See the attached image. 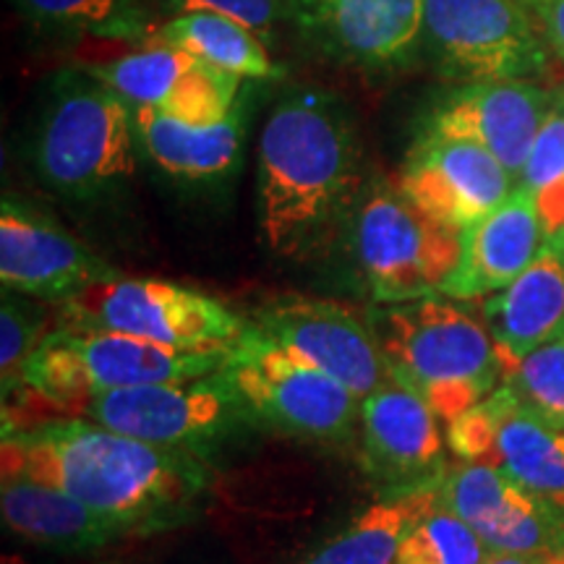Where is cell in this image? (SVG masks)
Segmentation results:
<instances>
[{"instance_id":"obj_1","label":"cell","mask_w":564,"mask_h":564,"mask_svg":"<svg viewBox=\"0 0 564 564\" xmlns=\"http://www.w3.org/2000/svg\"><path fill=\"white\" fill-rule=\"evenodd\" d=\"M369 181L361 137L340 97L322 89L282 97L259 137L264 243L280 257H306L348 225Z\"/></svg>"},{"instance_id":"obj_2","label":"cell","mask_w":564,"mask_h":564,"mask_svg":"<svg viewBox=\"0 0 564 564\" xmlns=\"http://www.w3.org/2000/svg\"><path fill=\"white\" fill-rule=\"evenodd\" d=\"M3 474L30 476L139 525L165 523L207 486L194 453L154 447L87 419L3 432Z\"/></svg>"},{"instance_id":"obj_3","label":"cell","mask_w":564,"mask_h":564,"mask_svg":"<svg viewBox=\"0 0 564 564\" xmlns=\"http://www.w3.org/2000/svg\"><path fill=\"white\" fill-rule=\"evenodd\" d=\"M392 382L419 394L444 421L491 398L510 361L468 301L444 293L379 303L366 314Z\"/></svg>"},{"instance_id":"obj_4","label":"cell","mask_w":564,"mask_h":564,"mask_svg":"<svg viewBox=\"0 0 564 564\" xmlns=\"http://www.w3.org/2000/svg\"><path fill=\"white\" fill-rule=\"evenodd\" d=\"M137 141L131 105L87 68L66 70L40 118L34 171L66 199H102L133 175Z\"/></svg>"},{"instance_id":"obj_5","label":"cell","mask_w":564,"mask_h":564,"mask_svg":"<svg viewBox=\"0 0 564 564\" xmlns=\"http://www.w3.org/2000/svg\"><path fill=\"white\" fill-rule=\"evenodd\" d=\"M228 348L178 350L139 337L110 333H74L55 327L34 350L24 369V387L47 411L70 419L91 394L141 384L192 382L225 366Z\"/></svg>"},{"instance_id":"obj_6","label":"cell","mask_w":564,"mask_h":564,"mask_svg":"<svg viewBox=\"0 0 564 564\" xmlns=\"http://www.w3.org/2000/svg\"><path fill=\"white\" fill-rule=\"evenodd\" d=\"M350 253L377 303L442 293L460 259V232L421 209L390 178H371L348 225Z\"/></svg>"},{"instance_id":"obj_7","label":"cell","mask_w":564,"mask_h":564,"mask_svg":"<svg viewBox=\"0 0 564 564\" xmlns=\"http://www.w3.org/2000/svg\"><path fill=\"white\" fill-rule=\"evenodd\" d=\"M220 371L246 415L278 432L340 442L361 421V400L348 387L280 348L253 322L230 345Z\"/></svg>"},{"instance_id":"obj_8","label":"cell","mask_w":564,"mask_h":564,"mask_svg":"<svg viewBox=\"0 0 564 564\" xmlns=\"http://www.w3.org/2000/svg\"><path fill=\"white\" fill-rule=\"evenodd\" d=\"M249 319L207 293L165 280L97 282L58 306V327L139 337L178 350L230 348Z\"/></svg>"},{"instance_id":"obj_9","label":"cell","mask_w":564,"mask_h":564,"mask_svg":"<svg viewBox=\"0 0 564 564\" xmlns=\"http://www.w3.org/2000/svg\"><path fill=\"white\" fill-rule=\"evenodd\" d=\"M423 47L444 79L463 84L535 82L554 55L514 0H426Z\"/></svg>"},{"instance_id":"obj_10","label":"cell","mask_w":564,"mask_h":564,"mask_svg":"<svg viewBox=\"0 0 564 564\" xmlns=\"http://www.w3.org/2000/svg\"><path fill=\"white\" fill-rule=\"evenodd\" d=\"M70 419L141 440L154 447L186 449L199 455L232 432L238 419H249L223 371L192 382L141 384L91 394Z\"/></svg>"},{"instance_id":"obj_11","label":"cell","mask_w":564,"mask_h":564,"mask_svg":"<svg viewBox=\"0 0 564 564\" xmlns=\"http://www.w3.org/2000/svg\"><path fill=\"white\" fill-rule=\"evenodd\" d=\"M249 322L303 361L366 400L392 382L369 319L335 301L285 295L259 308Z\"/></svg>"},{"instance_id":"obj_12","label":"cell","mask_w":564,"mask_h":564,"mask_svg":"<svg viewBox=\"0 0 564 564\" xmlns=\"http://www.w3.org/2000/svg\"><path fill=\"white\" fill-rule=\"evenodd\" d=\"M121 278L89 246L19 196L0 204V280L3 291L42 303H66L97 282Z\"/></svg>"},{"instance_id":"obj_13","label":"cell","mask_w":564,"mask_h":564,"mask_svg":"<svg viewBox=\"0 0 564 564\" xmlns=\"http://www.w3.org/2000/svg\"><path fill=\"white\" fill-rule=\"evenodd\" d=\"M87 70L133 110H158L188 123H217L241 102L243 79L165 42L147 40L144 47Z\"/></svg>"},{"instance_id":"obj_14","label":"cell","mask_w":564,"mask_h":564,"mask_svg":"<svg viewBox=\"0 0 564 564\" xmlns=\"http://www.w3.org/2000/svg\"><path fill=\"white\" fill-rule=\"evenodd\" d=\"M285 11L301 40L343 66L384 70L423 45L426 0H285Z\"/></svg>"},{"instance_id":"obj_15","label":"cell","mask_w":564,"mask_h":564,"mask_svg":"<svg viewBox=\"0 0 564 564\" xmlns=\"http://www.w3.org/2000/svg\"><path fill=\"white\" fill-rule=\"evenodd\" d=\"M440 502L491 554H564V505L514 484L491 463H465L440 484Z\"/></svg>"},{"instance_id":"obj_16","label":"cell","mask_w":564,"mask_h":564,"mask_svg":"<svg viewBox=\"0 0 564 564\" xmlns=\"http://www.w3.org/2000/svg\"><path fill=\"white\" fill-rule=\"evenodd\" d=\"M394 183L408 199L457 232L497 209L518 186L484 147L432 131L421 133Z\"/></svg>"},{"instance_id":"obj_17","label":"cell","mask_w":564,"mask_h":564,"mask_svg":"<svg viewBox=\"0 0 564 564\" xmlns=\"http://www.w3.org/2000/svg\"><path fill=\"white\" fill-rule=\"evenodd\" d=\"M364 465L392 497L440 486L444 474V436L440 415L419 394L387 382L361 400Z\"/></svg>"},{"instance_id":"obj_18","label":"cell","mask_w":564,"mask_h":564,"mask_svg":"<svg viewBox=\"0 0 564 564\" xmlns=\"http://www.w3.org/2000/svg\"><path fill=\"white\" fill-rule=\"evenodd\" d=\"M552 100L554 89L535 82L463 84L436 105L423 131L474 141L518 181Z\"/></svg>"},{"instance_id":"obj_19","label":"cell","mask_w":564,"mask_h":564,"mask_svg":"<svg viewBox=\"0 0 564 564\" xmlns=\"http://www.w3.org/2000/svg\"><path fill=\"white\" fill-rule=\"evenodd\" d=\"M546 241L535 196L514 192L489 215L460 232V259L442 293L457 301H481L518 280Z\"/></svg>"},{"instance_id":"obj_20","label":"cell","mask_w":564,"mask_h":564,"mask_svg":"<svg viewBox=\"0 0 564 564\" xmlns=\"http://www.w3.org/2000/svg\"><path fill=\"white\" fill-rule=\"evenodd\" d=\"M478 312L510 369L528 352L564 340V232L546 236L528 270L481 299Z\"/></svg>"},{"instance_id":"obj_21","label":"cell","mask_w":564,"mask_h":564,"mask_svg":"<svg viewBox=\"0 0 564 564\" xmlns=\"http://www.w3.org/2000/svg\"><path fill=\"white\" fill-rule=\"evenodd\" d=\"M0 512L3 523L21 539L66 554L97 552L144 528L133 520L95 510L55 486L19 474H3Z\"/></svg>"},{"instance_id":"obj_22","label":"cell","mask_w":564,"mask_h":564,"mask_svg":"<svg viewBox=\"0 0 564 564\" xmlns=\"http://www.w3.org/2000/svg\"><path fill=\"white\" fill-rule=\"evenodd\" d=\"M141 152L181 181H217L236 171L243 150V100L217 123H188L158 110H133Z\"/></svg>"},{"instance_id":"obj_23","label":"cell","mask_w":564,"mask_h":564,"mask_svg":"<svg viewBox=\"0 0 564 564\" xmlns=\"http://www.w3.org/2000/svg\"><path fill=\"white\" fill-rule=\"evenodd\" d=\"M489 403L497 413V429L486 463L497 465L523 489L564 505V432L514 408L502 387Z\"/></svg>"},{"instance_id":"obj_24","label":"cell","mask_w":564,"mask_h":564,"mask_svg":"<svg viewBox=\"0 0 564 564\" xmlns=\"http://www.w3.org/2000/svg\"><path fill=\"white\" fill-rule=\"evenodd\" d=\"M150 40L181 47L243 82H274L285 76V68L272 58L270 45L257 32L215 11L173 13L165 24L154 26Z\"/></svg>"},{"instance_id":"obj_25","label":"cell","mask_w":564,"mask_h":564,"mask_svg":"<svg viewBox=\"0 0 564 564\" xmlns=\"http://www.w3.org/2000/svg\"><path fill=\"white\" fill-rule=\"evenodd\" d=\"M436 505L440 486L379 499L301 564H398L405 535Z\"/></svg>"},{"instance_id":"obj_26","label":"cell","mask_w":564,"mask_h":564,"mask_svg":"<svg viewBox=\"0 0 564 564\" xmlns=\"http://www.w3.org/2000/svg\"><path fill=\"white\" fill-rule=\"evenodd\" d=\"M45 32L95 40H150L154 0H13Z\"/></svg>"},{"instance_id":"obj_27","label":"cell","mask_w":564,"mask_h":564,"mask_svg":"<svg viewBox=\"0 0 564 564\" xmlns=\"http://www.w3.org/2000/svg\"><path fill=\"white\" fill-rule=\"evenodd\" d=\"M502 390L514 408L564 432V340L528 352L507 371Z\"/></svg>"},{"instance_id":"obj_28","label":"cell","mask_w":564,"mask_h":564,"mask_svg":"<svg viewBox=\"0 0 564 564\" xmlns=\"http://www.w3.org/2000/svg\"><path fill=\"white\" fill-rule=\"evenodd\" d=\"M486 556L481 535L440 502L405 535L398 564H484Z\"/></svg>"},{"instance_id":"obj_29","label":"cell","mask_w":564,"mask_h":564,"mask_svg":"<svg viewBox=\"0 0 564 564\" xmlns=\"http://www.w3.org/2000/svg\"><path fill=\"white\" fill-rule=\"evenodd\" d=\"M32 301L34 299L30 295L3 291V306H0V384H3L6 400L21 392L26 364L51 333L45 308Z\"/></svg>"},{"instance_id":"obj_30","label":"cell","mask_w":564,"mask_h":564,"mask_svg":"<svg viewBox=\"0 0 564 564\" xmlns=\"http://www.w3.org/2000/svg\"><path fill=\"white\" fill-rule=\"evenodd\" d=\"M560 183H564V89H554L552 108L533 141L518 186L539 196L552 192Z\"/></svg>"},{"instance_id":"obj_31","label":"cell","mask_w":564,"mask_h":564,"mask_svg":"<svg viewBox=\"0 0 564 564\" xmlns=\"http://www.w3.org/2000/svg\"><path fill=\"white\" fill-rule=\"evenodd\" d=\"M167 9L173 13H186V11L223 13V17L236 19L238 24L249 26L251 32H257L267 45H270L274 34H278L280 19L288 17L285 0H167Z\"/></svg>"},{"instance_id":"obj_32","label":"cell","mask_w":564,"mask_h":564,"mask_svg":"<svg viewBox=\"0 0 564 564\" xmlns=\"http://www.w3.org/2000/svg\"><path fill=\"white\" fill-rule=\"evenodd\" d=\"M533 17L539 19L554 58L564 66V0H535Z\"/></svg>"},{"instance_id":"obj_33","label":"cell","mask_w":564,"mask_h":564,"mask_svg":"<svg viewBox=\"0 0 564 564\" xmlns=\"http://www.w3.org/2000/svg\"><path fill=\"white\" fill-rule=\"evenodd\" d=\"M484 564H564V554H491Z\"/></svg>"},{"instance_id":"obj_34","label":"cell","mask_w":564,"mask_h":564,"mask_svg":"<svg viewBox=\"0 0 564 564\" xmlns=\"http://www.w3.org/2000/svg\"><path fill=\"white\" fill-rule=\"evenodd\" d=\"M514 3L525 6V9H528V11H533V3H535V0H514Z\"/></svg>"}]
</instances>
